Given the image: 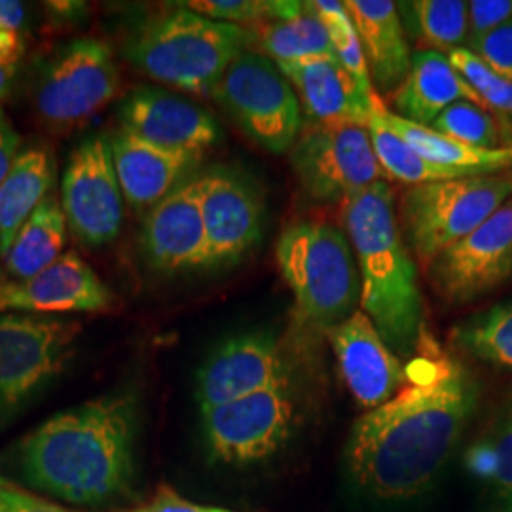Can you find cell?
Here are the masks:
<instances>
[{"label":"cell","instance_id":"6da1fadb","mask_svg":"<svg viewBox=\"0 0 512 512\" xmlns=\"http://www.w3.org/2000/svg\"><path fill=\"white\" fill-rule=\"evenodd\" d=\"M404 368L403 389L355 421L346 450L357 484L391 501L420 494L439 475L480 397L473 372L425 330Z\"/></svg>","mask_w":512,"mask_h":512},{"label":"cell","instance_id":"7a4b0ae2","mask_svg":"<svg viewBox=\"0 0 512 512\" xmlns=\"http://www.w3.org/2000/svg\"><path fill=\"white\" fill-rule=\"evenodd\" d=\"M139 403L107 393L59 412L21 440V473L40 492L95 507L128 494L135 471Z\"/></svg>","mask_w":512,"mask_h":512},{"label":"cell","instance_id":"3957f363","mask_svg":"<svg viewBox=\"0 0 512 512\" xmlns=\"http://www.w3.org/2000/svg\"><path fill=\"white\" fill-rule=\"evenodd\" d=\"M344 224L361 275V311L387 348L412 357L423 332V298L389 184H372L344 203Z\"/></svg>","mask_w":512,"mask_h":512},{"label":"cell","instance_id":"277c9868","mask_svg":"<svg viewBox=\"0 0 512 512\" xmlns=\"http://www.w3.org/2000/svg\"><path fill=\"white\" fill-rule=\"evenodd\" d=\"M253 33L183 8L152 19L129 40L126 55L139 73L181 92L213 95Z\"/></svg>","mask_w":512,"mask_h":512},{"label":"cell","instance_id":"5b68a950","mask_svg":"<svg viewBox=\"0 0 512 512\" xmlns=\"http://www.w3.org/2000/svg\"><path fill=\"white\" fill-rule=\"evenodd\" d=\"M275 256L306 329L327 334L361 306V275L342 230L327 222H296L281 234Z\"/></svg>","mask_w":512,"mask_h":512},{"label":"cell","instance_id":"8992f818","mask_svg":"<svg viewBox=\"0 0 512 512\" xmlns=\"http://www.w3.org/2000/svg\"><path fill=\"white\" fill-rule=\"evenodd\" d=\"M511 198L509 171L408 186L399 203L406 247L427 268L444 249L473 234Z\"/></svg>","mask_w":512,"mask_h":512},{"label":"cell","instance_id":"52a82bcc","mask_svg":"<svg viewBox=\"0 0 512 512\" xmlns=\"http://www.w3.org/2000/svg\"><path fill=\"white\" fill-rule=\"evenodd\" d=\"M211 97L272 154L289 152L304 128L298 95L268 55L241 52Z\"/></svg>","mask_w":512,"mask_h":512},{"label":"cell","instance_id":"ba28073f","mask_svg":"<svg viewBox=\"0 0 512 512\" xmlns=\"http://www.w3.org/2000/svg\"><path fill=\"white\" fill-rule=\"evenodd\" d=\"M80 334L78 321L0 313V416L25 406L67 370Z\"/></svg>","mask_w":512,"mask_h":512},{"label":"cell","instance_id":"9c48e42d","mask_svg":"<svg viewBox=\"0 0 512 512\" xmlns=\"http://www.w3.org/2000/svg\"><path fill=\"white\" fill-rule=\"evenodd\" d=\"M118 67L107 42L78 38L59 50L40 74L35 107L57 133L86 124L118 93Z\"/></svg>","mask_w":512,"mask_h":512},{"label":"cell","instance_id":"30bf717a","mask_svg":"<svg viewBox=\"0 0 512 512\" xmlns=\"http://www.w3.org/2000/svg\"><path fill=\"white\" fill-rule=\"evenodd\" d=\"M291 165L304 192L317 202L344 205L385 179L368 126L311 122L291 148Z\"/></svg>","mask_w":512,"mask_h":512},{"label":"cell","instance_id":"8fae6325","mask_svg":"<svg viewBox=\"0 0 512 512\" xmlns=\"http://www.w3.org/2000/svg\"><path fill=\"white\" fill-rule=\"evenodd\" d=\"M294 420L291 385H277L202 410L209 454L228 465H249L274 456L291 437Z\"/></svg>","mask_w":512,"mask_h":512},{"label":"cell","instance_id":"7c38bea8","mask_svg":"<svg viewBox=\"0 0 512 512\" xmlns=\"http://www.w3.org/2000/svg\"><path fill=\"white\" fill-rule=\"evenodd\" d=\"M124 202L109 137L84 139L71 152L61 181V207L71 232L84 245H107L120 236Z\"/></svg>","mask_w":512,"mask_h":512},{"label":"cell","instance_id":"4fadbf2b","mask_svg":"<svg viewBox=\"0 0 512 512\" xmlns=\"http://www.w3.org/2000/svg\"><path fill=\"white\" fill-rule=\"evenodd\" d=\"M435 293L448 304H469L512 277V198L473 234L444 249L429 266Z\"/></svg>","mask_w":512,"mask_h":512},{"label":"cell","instance_id":"5bb4252c","mask_svg":"<svg viewBox=\"0 0 512 512\" xmlns=\"http://www.w3.org/2000/svg\"><path fill=\"white\" fill-rule=\"evenodd\" d=\"M289 384V366L270 332L238 334L215 349L198 370L200 408H213Z\"/></svg>","mask_w":512,"mask_h":512},{"label":"cell","instance_id":"9a60e30c","mask_svg":"<svg viewBox=\"0 0 512 512\" xmlns=\"http://www.w3.org/2000/svg\"><path fill=\"white\" fill-rule=\"evenodd\" d=\"M207 268L234 266L262 238V205L241 175L213 167L200 175Z\"/></svg>","mask_w":512,"mask_h":512},{"label":"cell","instance_id":"2e32d148","mask_svg":"<svg viewBox=\"0 0 512 512\" xmlns=\"http://www.w3.org/2000/svg\"><path fill=\"white\" fill-rule=\"evenodd\" d=\"M118 296L74 251L25 281L0 283V313H97L114 308Z\"/></svg>","mask_w":512,"mask_h":512},{"label":"cell","instance_id":"e0dca14e","mask_svg":"<svg viewBox=\"0 0 512 512\" xmlns=\"http://www.w3.org/2000/svg\"><path fill=\"white\" fill-rule=\"evenodd\" d=\"M122 129L154 147L203 156L222 131L211 112L162 88H137L120 105Z\"/></svg>","mask_w":512,"mask_h":512},{"label":"cell","instance_id":"ac0fdd59","mask_svg":"<svg viewBox=\"0 0 512 512\" xmlns=\"http://www.w3.org/2000/svg\"><path fill=\"white\" fill-rule=\"evenodd\" d=\"M141 243L148 264L158 272L179 274L207 268L200 175L188 177L148 211Z\"/></svg>","mask_w":512,"mask_h":512},{"label":"cell","instance_id":"d6986e66","mask_svg":"<svg viewBox=\"0 0 512 512\" xmlns=\"http://www.w3.org/2000/svg\"><path fill=\"white\" fill-rule=\"evenodd\" d=\"M344 382L355 401L374 410L391 401L406 384V368L387 348L365 311L357 310L327 332Z\"/></svg>","mask_w":512,"mask_h":512},{"label":"cell","instance_id":"ffe728a7","mask_svg":"<svg viewBox=\"0 0 512 512\" xmlns=\"http://www.w3.org/2000/svg\"><path fill=\"white\" fill-rule=\"evenodd\" d=\"M275 65L300 95L311 122L368 126L378 95H368L338 57H310Z\"/></svg>","mask_w":512,"mask_h":512},{"label":"cell","instance_id":"44dd1931","mask_svg":"<svg viewBox=\"0 0 512 512\" xmlns=\"http://www.w3.org/2000/svg\"><path fill=\"white\" fill-rule=\"evenodd\" d=\"M110 143L124 200L137 211H150L162 202L203 158L154 147L122 128Z\"/></svg>","mask_w":512,"mask_h":512},{"label":"cell","instance_id":"7402d4cb","mask_svg":"<svg viewBox=\"0 0 512 512\" xmlns=\"http://www.w3.org/2000/svg\"><path fill=\"white\" fill-rule=\"evenodd\" d=\"M349 18L361 40L372 86L395 93L412 65V52L399 8L391 0H346Z\"/></svg>","mask_w":512,"mask_h":512},{"label":"cell","instance_id":"603a6c76","mask_svg":"<svg viewBox=\"0 0 512 512\" xmlns=\"http://www.w3.org/2000/svg\"><path fill=\"white\" fill-rule=\"evenodd\" d=\"M458 101H473L484 107L469 82L450 63L448 54L427 48L412 54L410 71L393 93L395 114L412 124L431 126Z\"/></svg>","mask_w":512,"mask_h":512},{"label":"cell","instance_id":"cb8c5ba5","mask_svg":"<svg viewBox=\"0 0 512 512\" xmlns=\"http://www.w3.org/2000/svg\"><path fill=\"white\" fill-rule=\"evenodd\" d=\"M372 110L380 116L387 128L395 131L404 143H408L425 160L444 169L456 171L463 177L471 175H492L512 169V147L476 148L442 135L429 126H418L395 112L385 109L380 97Z\"/></svg>","mask_w":512,"mask_h":512},{"label":"cell","instance_id":"d4e9b609","mask_svg":"<svg viewBox=\"0 0 512 512\" xmlns=\"http://www.w3.org/2000/svg\"><path fill=\"white\" fill-rule=\"evenodd\" d=\"M55 183V160L44 145L19 152L0 183V256L8 255L21 226L50 196Z\"/></svg>","mask_w":512,"mask_h":512},{"label":"cell","instance_id":"484cf974","mask_svg":"<svg viewBox=\"0 0 512 512\" xmlns=\"http://www.w3.org/2000/svg\"><path fill=\"white\" fill-rule=\"evenodd\" d=\"M256 37L264 55L275 63L336 57L329 31L311 8V2L279 0L275 18L262 23Z\"/></svg>","mask_w":512,"mask_h":512},{"label":"cell","instance_id":"4316f807","mask_svg":"<svg viewBox=\"0 0 512 512\" xmlns=\"http://www.w3.org/2000/svg\"><path fill=\"white\" fill-rule=\"evenodd\" d=\"M67 228L69 224L61 203L48 196L21 226L8 255L4 256L6 270L14 281H25L44 272L65 255Z\"/></svg>","mask_w":512,"mask_h":512},{"label":"cell","instance_id":"83f0119b","mask_svg":"<svg viewBox=\"0 0 512 512\" xmlns=\"http://www.w3.org/2000/svg\"><path fill=\"white\" fill-rule=\"evenodd\" d=\"M397 8L404 31L425 44L427 50L448 54L467 40L469 16L463 0H414L399 2Z\"/></svg>","mask_w":512,"mask_h":512},{"label":"cell","instance_id":"f1b7e54d","mask_svg":"<svg viewBox=\"0 0 512 512\" xmlns=\"http://www.w3.org/2000/svg\"><path fill=\"white\" fill-rule=\"evenodd\" d=\"M368 131H370L372 147L378 162L384 169L385 177L393 181L418 186V184L439 183V181L463 177L456 171L444 169L425 160L408 143H404L395 131L387 128L374 110L370 112Z\"/></svg>","mask_w":512,"mask_h":512},{"label":"cell","instance_id":"f546056e","mask_svg":"<svg viewBox=\"0 0 512 512\" xmlns=\"http://www.w3.org/2000/svg\"><path fill=\"white\" fill-rule=\"evenodd\" d=\"M452 340L478 361L512 370V302L461 323L452 330Z\"/></svg>","mask_w":512,"mask_h":512},{"label":"cell","instance_id":"4dcf8cb0","mask_svg":"<svg viewBox=\"0 0 512 512\" xmlns=\"http://www.w3.org/2000/svg\"><path fill=\"white\" fill-rule=\"evenodd\" d=\"M450 63L456 67L469 86L475 90L484 107L499 120L505 143L512 147V82L509 78L495 73L475 52L465 46L448 52Z\"/></svg>","mask_w":512,"mask_h":512},{"label":"cell","instance_id":"1f68e13d","mask_svg":"<svg viewBox=\"0 0 512 512\" xmlns=\"http://www.w3.org/2000/svg\"><path fill=\"white\" fill-rule=\"evenodd\" d=\"M467 467L512 501V404L494 431L471 446Z\"/></svg>","mask_w":512,"mask_h":512},{"label":"cell","instance_id":"d6a6232c","mask_svg":"<svg viewBox=\"0 0 512 512\" xmlns=\"http://www.w3.org/2000/svg\"><path fill=\"white\" fill-rule=\"evenodd\" d=\"M429 128L469 147L488 150L509 147L505 143V135L499 120L490 110L476 105L473 101H458L450 105Z\"/></svg>","mask_w":512,"mask_h":512},{"label":"cell","instance_id":"836d02e7","mask_svg":"<svg viewBox=\"0 0 512 512\" xmlns=\"http://www.w3.org/2000/svg\"><path fill=\"white\" fill-rule=\"evenodd\" d=\"M311 8L325 23L330 40H332V46H334V52H336V57L340 59V63L348 69L349 73L355 76V80L361 84V88L368 95H376L372 80H370V73H368V65H366L361 40H359L357 31H355L353 21L349 18L344 2L313 0Z\"/></svg>","mask_w":512,"mask_h":512},{"label":"cell","instance_id":"e575fe53","mask_svg":"<svg viewBox=\"0 0 512 512\" xmlns=\"http://www.w3.org/2000/svg\"><path fill=\"white\" fill-rule=\"evenodd\" d=\"M183 8H188L203 18L230 23V25H262L275 18L277 0H192L183 2Z\"/></svg>","mask_w":512,"mask_h":512},{"label":"cell","instance_id":"d590c367","mask_svg":"<svg viewBox=\"0 0 512 512\" xmlns=\"http://www.w3.org/2000/svg\"><path fill=\"white\" fill-rule=\"evenodd\" d=\"M469 29L465 48L475 50L478 42L512 19V0H473L467 2Z\"/></svg>","mask_w":512,"mask_h":512},{"label":"cell","instance_id":"8d00e7d4","mask_svg":"<svg viewBox=\"0 0 512 512\" xmlns=\"http://www.w3.org/2000/svg\"><path fill=\"white\" fill-rule=\"evenodd\" d=\"M471 52L512 82V19L482 38Z\"/></svg>","mask_w":512,"mask_h":512},{"label":"cell","instance_id":"74e56055","mask_svg":"<svg viewBox=\"0 0 512 512\" xmlns=\"http://www.w3.org/2000/svg\"><path fill=\"white\" fill-rule=\"evenodd\" d=\"M120 512H236L222 507H211V505H200L184 499L171 488H160L152 499H148L141 505H135L131 509Z\"/></svg>","mask_w":512,"mask_h":512},{"label":"cell","instance_id":"f35d334b","mask_svg":"<svg viewBox=\"0 0 512 512\" xmlns=\"http://www.w3.org/2000/svg\"><path fill=\"white\" fill-rule=\"evenodd\" d=\"M0 512H74L55 505L52 501L40 499L37 495L27 494L16 486L6 484L0 494Z\"/></svg>","mask_w":512,"mask_h":512},{"label":"cell","instance_id":"ab89813d","mask_svg":"<svg viewBox=\"0 0 512 512\" xmlns=\"http://www.w3.org/2000/svg\"><path fill=\"white\" fill-rule=\"evenodd\" d=\"M21 148V135L14 124L10 122L8 114L0 107V183L8 175L10 167L16 162Z\"/></svg>","mask_w":512,"mask_h":512},{"label":"cell","instance_id":"60d3db41","mask_svg":"<svg viewBox=\"0 0 512 512\" xmlns=\"http://www.w3.org/2000/svg\"><path fill=\"white\" fill-rule=\"evenodd\" d=\"M25 54V40L19 31L0 29V67H14Z\"/></svg>","mask_w":512,"mask_h":512},{"label":"cell","instance_id":"b9f144b4","mask_svg":"<svg viewBox=\"0 0 512 512\" xmlns=\"http://www.w3.org/2000/svg\"><path fill=\"white\" fill-rule=\"evenodd\" d=\"M46 6L52 14L57 16V19L67 18V16L76 19V16L86 8L84 2H48Z\"/></svg>","mask_w":512,"mask_h":512},{"label":"cell","instance_id":"7bdbcfd3","mask_svg":"<svg viewBox=\"0 0 512 512\" xmlns=\"http://www.w3.org/2000/svg\"><path fill=\"white\" fill-rule=\"evenodd\" d=\"M16 74H18V65H14V67H0V101L6 99L10 92H12Z\"/></svg>","mask_w":512,"mask_h":512},{"label":"cell","instance_id":"ee69618b","mask_svg":"<svg viewBox=\"0 0 512 512\" xmlns=\"http://www.w3.org/2000/svg\"><path fill=\"white\" fill-rule=\"evenodd\" d=\"M4 488H6V482H4V478L0 476V494H2V490H4Z\"/></svg>","mask_w":512,"mask_h":512},{"label":"cell","instance_id":"f6af8a7d","mask_svg":"<svg viewBox=\"0 0 512 512\" xmlns=\"http://www.w3.org/2000/svg\"><path fill=\"white\" fill-rule=\"evenodd\" d=\"M507 512H512V505H511V509H509V511H507Z\"/></svg>","mask_w":512,"mask_h":512}]
</instances>
